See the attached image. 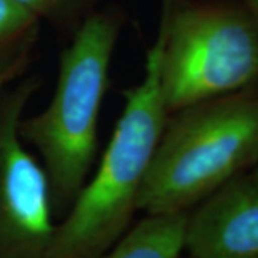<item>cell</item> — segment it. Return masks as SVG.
I'll list each match as a JSON object with an SVG mask.
<instances>
[{
	"mask_svg": "<svg viewBox=\"0 0 258 258\" xmlns=\"http://www.w3.org/2000/svg\"><path fill=\"white\" fill-rule=\"evenodd\" d=\"M15 82V81H10V79H0V91L6 86V85H9V83Z\"/></svg>",
	"mask_w": 258,
	"mask_h": 258,
	"instance_id": "11",
	"label": "cell"
},
{
	"mask_svg": "<svg viewBox=\"0 0 258 258\" xmlns=\"http://www.w3.org/2000/svg\"><path fill=\"white\" fill-rule=\"evenodd\" d=\"M188 212L148 215L99 258H181Z\"/></svg>",
	"mask_w": 258,
	"mask_h": 258,
	"instance_id": "7",
	"label": "cell"
},
{
	"mask_svg": "<svg viewBox=\"0 0 258 258\" xmlns=\"http://www.w3.org/2000/svg\"><path fill=\"white\" fill-rule=\"evenodd\" d=\"M158 33L168 115L258 86V30L237 0H161Z\"/></svg>",
	"mask_w": 258,
	"mask_h": 258,
	"instance_id": "4",
	"label": "cell"
},
{
	"mask_svg": "<svg viewBox=\"0 0 258 258\" xmlns=\"http://www.w3.org/2000/svg\"><path fill=\"white\" fill-rule=\"evenodd\" d=\"M159 56L158 33L147 50L144 78L123 92V109L95 174L56 224L49 258H99L131 228L141 186L168 119Z\"/></svg>",
	"mask_w": 258,
	"mask_h": 258,
	"instance_id": "2",
	"label": "cell"
},
{
	"mask_svg": "<svg viewBox=\"0 0 258 258\" xmlns=\"http://www.w3.org/2000/svg\"><path fill=\"white\" fill-rule=\"evenodd\" d=\"M42 22L15 0H0V79L22 78L32 60Z\"/></svg>",
	"mask_w": 258,
	"mask_h": 258,
	"instance_id": "8",
	"label": "cell"
},
{
	"mask_svg": "<svg viewBox=\"0 0 258 258\" xmlns=\"http://www.w3.org/2000/svg\"><path fill=\"white\" fill-rule=\"evenodd\" d=\"M258 165V86L168 115L138 197L148 215L184 214Z\"/></svg>",
	"mask_w": 258,
	"mask_h": 258,
	"instance_id": "3",
	"label": "cell"
},
{
	"mask_svg": "<svg viewBox=\"0 0 258 258\" xmlns=\"http://www.w3.org/2000/svg\"><path fill=\"white\" fill-rule=\"evenodd\" d=\"M123 16L98 9L72 35L59 56L55 92L36 115L23 116L19 135L39 155L59 221L89 179L98 152L99 116L109 86Z\"/></svg>",
	"mask_w": 258,
	"mask_h": 258,
	"instance_id": "1",
	"label": "cell"
},
{
	"mask_svg": "<svg viewBox=\"0 0 258 258\" xmlns=\"http://www.w3.org/2000/svg\"><path fill=\"white\" fill-rule=\"evenodd\" d=\"M237 2L248 13L249 18L252 19V22H254V25L258 30V0H237Z\"/></svg>",
	"mask_w": 258,
	"mask_h": 258,
	"instance_id": "10",
	"label": "cell"
},
{
	"mask_svg": "<svg viewBox=\"0 0 258 258\" xmlns=\"http://www.w3.org/2000/svg\"><path fill=\"white\" fill-rule=\"evenodd\" d=\"M186 258H189V257H186Z\"/></svg>",
	"mask_w": 258,
	"mask_h": 258,
	"instance_id": "12",
	"label": "cell"
},
{
	"mask_svg": "<svg viewBox=\"0 0 258 258\" xmlns=\"http://www.w3.org/2000/svg\"><path fill=\"white\" fill-rule=\"evenodd\" d=\"M185 251L189 258H258V165L188 212Z\"/></svg>",
	"mask_w": 258,
	"mask_h": 258,
	"instance_id": "6",
	"label": "cell"
},
{
	"mask_svg": "<svg viewBox=\"0 0 258 258\" xmlns=\"http://www.w3.org/2000/svg\"><path fill=\"white\" fill-rule=\"evenodd\" d=\"M40 22L64 35H74L82 23L99 9L102 0H15Z\"/></svg>",
	"mask_w": 258,
	"mask_h": 258,
	"instance_id": "9",
	"label": "cell"
},
{
	"mask_svg": "<svg viewBox=\"0 0 258 258\" xmlns=\"http://www.w3.org/2000/svg\"><path fill=\"white\" fill-rule=\"evenodd\" d=\"M42 86L22 76L0 91V258H49L57 220L45 169L19 135V123Z\"/></svg>",
	"mask_w": 258,
	"mask_h": 258,
	"instance_id": "5",
	"label": "cell"
}]
</instances>
